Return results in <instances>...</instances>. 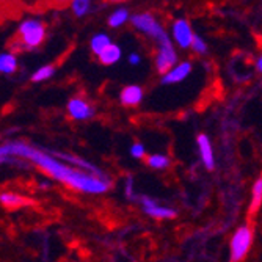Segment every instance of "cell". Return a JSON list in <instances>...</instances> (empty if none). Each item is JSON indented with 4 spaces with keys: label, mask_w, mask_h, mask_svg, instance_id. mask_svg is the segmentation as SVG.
Here are the masks:
<instances>
[{
    "label": "cell",
    "mask_w": 262,
    "mask_h": 262,
    "mask_svg": "<svg viewBox=\"0 0 262 262\" xmlns=\"http://www.w3.org/2000/svg\"><path fill=\"white\" fill-rule=\"evenodd\" d=\"M7 152H14V154H20L26 156L27 159L33 160L36 165H39L42 170H46L51 176H54L55 179L64 182L66 185L82 190V192L86 193H104L108 188V181L104 178H98L93 174H85L83 171L79 170H73L69 166L61 165L60 162H57L55 159L49 157L47 154H42L36 149L27 148V146H19L16 148V145L7 148V149H0V154H7Z\"/></svg>",
    "instance_id": "cell-1"
},
{
    "label": "cell",
    "mask_w": 262,
    "mask_h": 262,
    "mask_svg": "<svg viewBox=\"0 0 262 262\" xmlns=\"http://www.w3.org/2000/svg\"><path fill=\"white\" fill-rule=\"evenodd\" d=\"M253 242V232L248 226H241L232 235L231 241V260L241 262L250 251Z\"/></svg>",
    "instance_id": "cell-2"
},
{
    "label": "cell",
    "mask_w": 262,
    "mask_h": 262,
    "mask_svg": "<svg viewBox=\"0 0 262 262\" xmlns=\"http://www.w3.org/2000/svg\"><path fill=\"white\" fill-rule=\"evenodd\" d=\"M132 22H134V26L141 30V32H145L146 35L159 39L160 44L163 42H168V36H166L165 30L159 26V22L151 16V14H146V13H143V14H135L132 17Z\"/></svg>",
    "instance_id": "cell-3"
},
{
    "label": "cell",
    "mask_w": 262,
    "mask_h": 262,
    "mask_svg": "<svg viewBox=\"0 0 262 262\" xmlns=\"http://www.w3.org/2000/svg\"><path fill=\"white\" fill-rule=\"evenodd\" d=\"M19 36H20L22 46L36 47L42 42L46 36V30L39 20H26L19 29Z\"/></svg>",
    "instance_id": "cell-4"
},
{
    "label": "cell",
    "mask_w": 262,
    "mask_h": 262,
    "mask_svg": "<svg viewBox=\"0 0 262 262\" xmlns=\"http://www.w3.org/2000/svg\"><path fill=\"white\" fill-rule=\"evenodd\" d=\"M176 61V52L173 49L171 42H163L160 44V51L157 54V69L162 74H168L171 71V66Z\"/></svg>",
    "instance_id": "cell-5"
},
{
    "label": "cell",
    "mask_w": 262,
    "mask_h": 262,
    "mask_svg": "<svg viewBox=\"0 0 262 262\" xmlns=\"http://www.w3.org/2000/svg\"><path fill=\"white\" fill-rule=\"evenodd\" d=\"M173 35H174L176 42L181 47H190V46H192V42H193V38H195L192 29H190L187 20H184V19H179V20L174 22V26H173Z\"/></svg>",
    "instance_id": "cell-6"
},
{
    "label": "cell",
    "mask_w": 262,
    "mask_h": 262,
    "mask_svg": "<svg viewBox=\"0 0 262 262\" xmlns=\"http://www.w3.org/2000/svg\"><path fill=\"white\" fill-rule=\"evenodd\" d=\"M141 204H143V209H145V212L149 213V215L154 217V219H171V217L176 215V212L173 209L157 206L149 198H141Z\"/></svg>",
    "instance_id": "cell-7"
},
{
    "label": "cell",
    "mask_w": 262,
    "mask_h": 262,
    "mask_svg": "<svg viewBox=\"0 0 262 262\" xmlns=\"http://www.w3.org/2000/svg\"><path fill=\"white\" fill-rule=\"evenodd\" d=\"M190 71H192V64H190V63H181V64H178L176 68H173L168 74H165L163 79H162V82H163L165 85L182 82V80L190 74Z\"/></svg>",
    "instance_id": "cell-8"
},
{
    "label": "cell",
    "mask_w": 262,
    "mask_h": 262,
    "mask_svg": "<svg viewBox=\"0 0 262 262\" xmlns=\"http://www.w3.org/2000/svg\"><path fill=\"white\" fill-rule=\"evenodd\" d=\"M68 110H69V115L76 118V120H86V118L93 115L91 107L82 99H71L68 104Z\"/></svg>",
    "instance_id": "cell-9"
},
{
    "label": "cell",
    "mask_w": 262,
    "mask_h": 262,
    "mask_svg": "<svg viewBox=\"0 0 262 262\" xmlns=\"http://www.w3.org/2000/svg\"><path fill=\"white\" fill-rule=\"evenodd\" d=\"M198 148H200V154H201V159L204 162V165L207 166L209 170L213 168V151H212V145L210 141L206 135H198Z\"/></svg>",
    "instance_id": "cell-10"
},
{
    "label": "cell",
    "mask_w": 262,
    "mask_h": 262,
    "mask_svg": "<svg viewBox=\"0 0 262 262\" xmlns=\"http://www.w3.org/2000/svg\"><path fill=\"white\" fill-rule=\"evenodd\" d=\"M143 98V91L137 85H129L121 91V102L126 105H137Z\"/></svg>",
    "instance_id": "cell-11"
},
{
    "label": "cell",
    "mask_w": 262,
    "mask_h": 262,
    "mask_svg": "<svg viewBox=\"0 0 262 262\" xmlns=\"http://www.w3.org/2000/svg\"><path fill=\"white\" fill-rule=\"evenodd\" d=\"M260 206H262V178H259L256 181V184L253 185V198H251V203L248 207V215L253 217Z\"/></svg>",
    "instance_id": "cell-12"
},
{
    "label": "cell",
    "mask_w": 262,
    "mask_h": 262,
    "mask_svg": "<svg viewBox=\"0 0 262 262\" xmlns=\"http://www.w3.org/2000/svg\"><path fill=\"white\" fill-rule=\"evenodd\" d=\"M120 57H121V51H120V47L115 46V44H110L107 49L99 55V58L104 64H113L120 60Z\"/></svg>",
    "instance_id": "cell-13"
},
{
    "label": "cell",
    "mask_w": 262,
    "mask_h": 262,
    "mask_svg": "<svg viewBox=\"0 0 262 262\" xmlns=\"http://www.w3.org/2000/svg\"><path fill=\"white\" fill-rule=\"evenodd\" d=\"M17 68L16 57L11 54H0V73L11 74Z\"/></svg>",
    "instance_id": "cell-14"
},
{
    "label": "cell",
    "mask_w": 262,
    "mask_h": 262,
    "mask_svg": "<svg viewBox=\"0 0 262 262\" xmlns=\"http://www.w3.org/2000/svg\"><path fill=\"white\" fill-rule=\"evenodd\" d=\"M112 42H110V39H108V36L107 35H96L93 39H91V49H93V52L94 54H98V55H101L107 47L110 46Z\"/></svg>",
    "instance_id": "cell-15"
},
{
    "label": "cell",
    "mask_w": 262,
    "mask_h": 262,
    "mask_svg": "<svg viewBox=\"0 0 262 262\" xmlns=\"http://www.w3.org/2000/svg\"><path fill=\"white\" fill-rule=\"evenodd\" d=\"M127 17H129L127 10L120 8V10H116V11L108 17V24H110L112 27H120V26H123V24L127 20Z\"/></svg>",
    "instance_id": "cell-16"
},
{
    "label": "cell",
    "mask_w": 262,
    "mask_h": 262,
    "mask_svg": "<svg viewBox=\"0 0 262 262\" xmlns=\"http://www.w3.org/2000/svg\"><path fill=\"white\" fill-rule=\"evenodd\" d=\"M52 76H54V68L52 66H42L32 76V80L33 82H42V80H47Z\"/></svg>",
    "instance_id": "cell-17"
},
{
    "label": "cell",
    "mask_w": 262,
    "mask_h": 262,
    "mask_svg": "<svg viewBox=\"0 0 262 262\" xmlns=\"http://www.w3.org/2000/svg\"><path fill=\"white\" fill-rule=\"evenodd\" d=\"M148 163L152 166V168L160 170V168H166V166L170 165V160H168V157H165V156L154 154V156H151V157L148 159Z\"/></svg>",
    "instance_id": "cell-18"
},
{
    "label": "cell",
    "mask_w": 262,
    "mask_h": 262,
    "mask_svg": "<svg viewBox=\"0 0 262 262\" xmlns=\"http://www.w3.org/2000/svg\"><path fill=\"white\" fill-rule=\"evenodd\" d=\"M0 201H2L8 207H16V206H20V204L26 203V200H24V198H20L17 195H10V193H5V195L0 196Z\"/></svg>",
    "instance_id": "cell-19"
},
{
    "label": "cell",
    "mask_w": 262,
    "mask_h": 262,
    "mask_svg": "<svg viewBox=\"0 0 262 262\" xmlns=\"http://www.w3.org/2000/svg\"><path fill=\"white\" fill-rule=\"evenodd\" d=\"M88 8H90V4L86 2V0H76V2H73V10L77 16L86 14Z\"/></svg>",
    "instance_id": "cell-20"
},
{
    "label": "cell",
    "mask_w": 262,
    "mask_h": 262,
    "mask_svg": "<svg viewBox=\"0 0 262 262\" xmlns=\"http://www.w3.org/2000/svg\"><path fill=\"white\" fill-rule=\"evenodd\" d=\"M192 47L195 49V52L198 54H204L207 51V47H206V42L200 38V36H195L193 38V42H192Z\"/></svg>",
    "instance_id": "cell-21"
},
{
    "label": "cell",
    "mask_w": 262,
    "mask_h": 262,
    "mask_svg": "<svg viewBox=\"0 0 262 262\" xmlns=\"http://www.w3.org/2000/svg\"><path fill=\"white\" fill-rule=\"evenodd\" d=\"M130 154H132V157L140 159V157H143V154H145V148H143V145H140V143H135V145L130 148Z\"/></svg>",
    "instance_id": "cell-22"
},
{
    "label": "cell",
    "mask_w": 262,
    "mask_h": 262,
    "mask_svg": "<svg viewBox=\"0 0 262 262\" xmlns=\"http://www.w3.org/2000/svg\"><path fill=\"white\" fill-rule=\"evenodd\" d=\"M129 63H130V64H138V63H140V57H138L137 54H132V55L129 57Z\"/></svg>",
    "instance_id": "cell-23"
},
{
    "label": "cell",
    "mask_w": 262,
    "mask_h": 262,
    "mask_svg": "<svg viewBox=\"0 0 262 262\" xmlns=\"http://www.w3.org/2000/svg\"><path fill=\"white\" fill-rule=\"evenodd\" d=\"M257 69H259L260 73H262V57H260V58L257 60Z\"/></svg>",
    "instance_id": "cell-24"
}]
</instances>
